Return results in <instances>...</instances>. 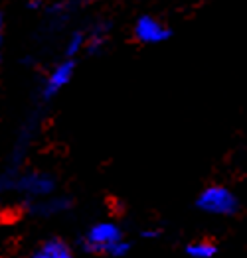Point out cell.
<instances>
[{
  "label": "cell",
  "instance_id": "1",
  "mask_svg": "<svg viewBox=\"0 0 247 258\" xmlns=\"http://www.w3.org/2000/svg\"><path fill=\"white\" fill-rule=\"evenodd\" d=\"M119 231L113 225H99L89 233V237L85 240V248L89 252H123L125 246L119 244Z\"/></svg>",
  "mask_w": 247,
  "mask_h": 258
},
{
  "label": "cell",
  "instance_id": "2",
  "mask_svg": "<svg viewBox=\"0 0 247 258\" xmlns=\"http://www.w3.org/2000/svg\"><path fill=\"white\" fill-rule=\"evenodd\" d=\"M200 205L210 211H216V213H231L235 207V201L224 189H210L202 195Z\"/></svg>",
  "mask_w": 247,
  "mask_h": 258
},
{
  "label": "cell",
  "instance_id": "3",
  "mask_svg": "<svg viewBox=\"0 0 247 258\" xmlns=\"http://www.w3.org/2000/svg\"><path fill=\"white\" fill-rule=\"evenodd\" d=\"M42 252H44L45 258H71L68 244L64 240H60V238H52V240L44 242Z\"/></svg>",
  "mask_w": 247,
  "mask_h": 258
},
{
  "label": "cell",
  "instance_id": "4",
  "mask_svg": "<svg viewBox=\"0 0 247 258\" xmlns=\"http://www.w3.org/2000/svg\"><path fill=\"white\" fill-rule=\"evenodd\" d=\"M188 252H190L192 256L208 258L216 252V244H214V240H212V238H202V240H198V242L190 244V246H188Z\"/></svg>",
  "mask_w": 247,
  "mask_h": 258
},
{
  "label": "cell",
  "instance_id": "5",
  "mask_svg": "<svg viewBox=\"0 0 247 258\" xmlns=\"http://www.w3.org/2000/svg\"><path fill=\"white\" fill-rule=\"evenodd\" d=\"M32 258H45V256H44V252H42V250H40V252H38V254H34V256H32Z\"/></svg>",
  "mask_w": 247,
  "mask_h": 258
}]
</instances>
